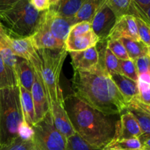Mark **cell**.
I'll return each instance as SVG.
<instances>
[{
	"label": "cell",
	"mask_w": 150,
	"mask_h": 150,
	"mask_svg": "<svg viewBox=\"0 0 150 150\" xmlns=\"http://www.w3.org/2000/svg\"><path fill=\"white\" fill-rule=\"evenodd\" d=\"M133 1L139 11L140 12L141 18H142L144 12L150 7V0H133Z\"/></svg>",
	"instance_id": "obj_39"
},
{
	"label": "cell",
	"mask_w": 150,
	"mask_h": 150,
	"mask_svg": "<svg viewBox=\"0 0 150 150\" xmlns=\"http://www.w3.org/2000/svg\"><path fill=\"white\" fill-rule=\"evenodd\" d=\"M120 67L122 75L136 82L139 81V73L134 62L130 59L120 60Z\"/></svg>",
	"instance_id": "obj_29"
},
{
	"label": "cell",
	"mask_w": 150,
	"mask_h": 150,
	"mask_svg": "<svg viewBox=\"0 0 150 150\" xmlns=\"http://www.w3.org/2000/svg\"><path fill=\"white\" fill-rule=\"evenodd\" d=\"M133 62L136 65L139 76L143 73L150 72V59L148 55L139 57Z\"/></svg>",
	"instance_id": "obj_37"
},
{
	"label": "cell",
	"mask_w": 150,
	"mask_h": 150,
	"mask_svg": "<svg viewBox=\"0 0 150 150\" xmlns=\"http://www.w3.org/2000/svg\"><path fill=\"white\" fill-rule=\"evenodd\" d=\"M92 23L89 21H81L72 26L67 37H75L77 35H83L92 30Z\"/></svg>",
	"instance_id": "obj_35"
},
{
	"label": "cell",
	"mask_w": 150,
	"mask_h": 150,
	"mask_svg": "<svg viewBox=\"0 0 150 150\" xmlns=\"http://www.w3.org/2000/svg\"><path fill=\"white\" fill-rule=\"evenodd\" d=\"M131 101L134 102L135 104H136L138 107H139L141 109L143 110L144 112H146V114H148L150 116V106H149V105H144V104H142V103H140L139 101H138L136 99H133V100H131Z\"/></svg>",
	"instance_id": "obj_41"
},
{
	"label": "cell",
	"mask_w": 150,
	"mask_h": 150,
	"mask_svg": "<svg viewBox=\"0 0 150 150\" xmlns=\"http://www.w3.org/2000/svg\"><path fill=\"white\" fill-rule=\"evenodd\" d=\"M121 38H130L135 40H140L135 16L125 15L117 18L107 40H120Z\"/></svg>",
	"instance_id": "obj_11"
},
{
	"label": "cell",
	"mask_w": 150,
	"mask_h": 150,
	"mask_svg": "<svg viewBox=\"0 0 150 150\" xmlns=\"http://www.w3.org/2000/svg\"><path fill=\"white\" fill-rule=\"evenodd\" d=\"M106 47L118 59H130L125 48L119 40H108L106 41Z\"/></svg>",
	"instance_id": "obj_30"
},
{
	"label": "cell",
	"mask_w": 150,
	"mask_h": 150,
	"mask_svg": "<svg viewBox=\"0 0 150 150\" xmlns=\"http://www.w3.org/2000/svg\"><path fill=\"white\" fill-rule=\"evenodd\" d=\"M67 150H102L92 147L77 133L67 139Z\"/></svg>",
	"instance_id": "obj_31"
},
{
	"label": "cell",
	"mask_w": 150,
	"mask_h": 150,
	"mask_svg": "<svg viewBox=\"0 0 150 150\" xmlns=\"http://www.w3.org/2000/svg\"><path fill=\"white\" fill-rule=\"evenodd\" d=\"M83 0H59L55 6L51 7L62 17L73 23V18L80 9Z\"/></svg>",
	"instance_id": "obj_22"
},
{
	"label": "cell",
	"mask_w": 150,
	"mask_h": 150,
	"mask_svg": "<svg viewBox=\"0 0 150 150\" xmlns=\"http://www.w3.org/2000/svg\"><path fill=\"white\" fill-rule=\"evenodd\" d=\"M64 107L76 133L94 148L103 149L117 137L118 115H108L84 103L75 95L64 99Z\"/></svg>",
	"instance_id": "obj_2"
},
{
	"label": "cell",
	"mask_w": 150,
	"mask_h": 150,
	"mask_svg": "<svg viewBox=\"0 0 150 150\" xmlns=\"http://www.w3.org/2000/svg\"><path fill=\"white\" fill-rule=\"evenodd\" d=\"M139 81L144 83H148L150 85V72L141 74L139 76Z\"/></svg>",
	"instance_id": "obj_42"
},
{
	"label": "cell",
	"mask_w": 150,
	"mask_h": 150,
	"mask_svg": "<svg viewBox=\"0 0 150 150\" xmlns=\"http://www.w3.org/2000/svg\"><path fill=\"white\" fill-rule=\"evenodd\" d=\"M32 127V150H67V139L54 125L50 111Z\"/></svg>",
	"instance_id": "obj_6"
},
{
	"label": "cell",
	"mask_w": 150,
	"mask_h": 150,
	"mask_svg": "<svg viewBox=\"0 0 150 150\" xmlns=\"http://www.w3.org/2000/svg\"><path fill=\"white\" fill-rule=\"evenodd\" d=\"M6 39L16 57L29 61L35 71L40 73V59L34 45L32 36L24 38H13L6 34Z\"/></svg>",
	"instance_id": "obj_7"
},
{
	"label": "cell",
	"mask_w": 150,
	"mask_h": 150,
	"mask_svg": "<svg viewBox=\"0 0 150 150\" xmlns=\"http://www.w3.org/2000/svg\"><path fill=\"white\" fill-rule=\"evenodd\" d=\"M98 42H100L99 38L92 29L83 35L71 38L67 37L64 42V49L70 53L81 51L95 46Z\"/></svg>",
	"instance_id": "obj_16"
},
{
	"label": "cell",
	"mask_w": 150,
	"mask_h": 150,
	"mask_svg": "<svg viewBox=\"0 0 150 150\" xmlns=\"http://www.w3.org/2000/svg\"></svg>",
	"instance_id": "obj_49"
},
{
	"label": "cell",
	"mask_w": 150,
	"mask_h": 150,
	"mask_svg": "<svg viewBox=\"0 0 150 150\" xmlns=\"http://www.w3.org/2000/svg\"><path fill=\"white\" fill-rule=\"evenodd\" d=\"M119 40L124 45L129 59L132 61L147 55L148 47L141 40H135L130 38H121Z\"/></svg>",
	"instance_id": "obj_25"
},
{
	"label": "cell",
	"mask_w": 150,
	"mask_h": 150,
	"mask_svg": "<svg viewBox=\"0 0 150 150\" xmlns=\"http://www.w3.org/2000/svg\"><path fill=\"white\" fill-rule=\"evenodd\" d=\"M136 150H144V149H136Z\"/></svg>",
	"instance_id": "obj_48"
},
{
	"label": "cell",
	"mask_w": 150,
	"mask_h": 150,
	"mask_svg": "<svg viewBox=\"0 0 150 150\" xmlns=\"http://www.w3.org/2000/svg\"><path fill=\"white\" fill-rule=\"evenodd\" d=\"M59 1V0H49V2L51 7H53V6H55L56 4L58 3Z\"/></svg>",
	"instance_id": "obj_46"
},
{
	"label": "cell",
	"mask_w": 150,
	"mask_h": 150,
	"mask_svg": "<svg viewBox=\"0 0 150 150\" xmlns=\"http://www.w3.org/2000/svg\"><path fill=\"white\" fill-rule=\"evenodd\" d=\"M17 86L16 73L6 65L0 56V89Z\"/></svg>",
	"instance_id": "obj_26"
},
{
	"label": "cell",
	"mask_w": 150,
	"mask_h": 150,
	"mask_svg": "<svg viewBox=\"0 0 150 150\" xmlns=\"http://www.w3.org/2000/svg\"><path fill=\"white\" fill-rule=\"evenodd\" d=\"M140 141L142 144V149L150 150V137L140 139Z\"/></svg>",
	"instance_id": "obj_43"
},
{
	"label": "cell",
	"mask_w": 150,
	"mask_h": 150,
	"mask_svg": "<svg viewBox=\"0 0 150 150\" xmlns=\"http://www.w3.org/2000/svg\"><path fill=\"white\" fill-rule=\"evenodd\" d=\"M21 0H0V13L11 8Z\"/></svg>",
	"instance_id": "obj_40"
},
{
	"label": "cell",
	"mask_w": 150,
	"mask_h": 150,
	"mask_svg": "<svg viewBox=\"0 0 150 150\" xmlns=\"http://www.w3.org/2000/svg\"><path fill=\"white\" fill-rule=\"evenodd\" d=\"M136 18L140 40L147 47L150 46V25L144 20L139 17Z\"/></svg>",
	"instance_id": "obj_32"
},
{
	"label": "cell",
	"mask_w": 150,
	"mask_h": 150,
	"mask_svg": "<svg viewBox=\"0 0 150 150\" xmlns=\"http://www.w3.org/2000/svg\"><path fill=\"white\" fill-rule=\"evenodd\" d=\"M139 95L135 99L142 104L150 106V85L139 81H138Z\"/></svg>",
	"instance_id": "obj_34"
},
{
	"label": "cell",
	"mask_w": 150,
	"mask_h": 150,
	"mask_svg": "<svg viewBox=\"0 0 150 150\" xmlns=\"http://www.w3.org/2000/svg\"><path fill=\"white\" fill-rule=\"evenodd\" d=\"M142 18L150 25V7L144 12L143 14H142Z\"/></svg>",
	"instance_id": "obj_44"
},
{
	"label": "cell",
	"mask_w": 150,
	"mask_h": 150,
	"mask_svg": "<svg viewBox=\"0 0 150 150\" xmlns=\"http://www.w3.org/2000/svg\"><path fill=\"white\" fill-rule=\"evenodd\" d=\"M117 19L114 12L102 0L92 21V29L100 42H106Z\"/></svg>",
	"instance_id": "obj_8"
},
{
	"label": "cell",
	"mask_w": 150,
	"mask_h": 150,
	"mask_svg": "<svg viewBox=\"0 0 150 150\" xmlns=\"http://www.w3.org/2000/svg\"><path fill=\"white\" fill-rule=\"evenodd\" d=\"M103 53L98 65L89 71L74 70L73 95L92 108L108 115H120L127 101L110 77L103 64Z\"/></svg>",
	"instance_id": "obj_1"
},
{
	"label": "cell",
	"mask_w": 150,
	"mask_h": 150,
	"mask_svg": "<svg viewBox=\"0 0 150 150\" xmlns=\"http://www.w3.org/2000/svg\"><path fill=\"white\" fill-rule=\"evenodd\" d=\"M32 5L39 12H45L51 8L49 0H29Z\"/></svg>",
	"instance_id": "obj_38"
},
{
	"label": "cell",
	"mask_w": 150,
	"mask_h": 150,
	"mask_svg": "<svg viewBox=\"0 0 150 150\" xmlns=\"http://www.w3.org/2000/svg\"><path fill=\"white\" fill-rule=\"evenodd\" d=\"M102 150H122L118 147H116V146H107L105 148H103Z\"/></svg>",
	"instance_id": "obj_45"
},
{
	"label": "cell",
	"mask_w": 150,
	"mask_h": 150,
	"mask_svg": "<svg viewBox=\"0 0 150 150\" xmlns=\"http://www.w3.org/2000/svg\"><path fill=\"white\" fill-rule=\"evenodd\" d=\"M0 56L6 65L16 73V67L18 57L13 54L7 39L6 34L0 23Z\"/></svg>",
	"instance_id": "obj_23"
},
{
	"label": "cell",
	"mask_w": 150,
	"mask_h": 150,
	"mask_svg": "<svg viewBox=\"0 0 150 150\" xmlns=\"http://www.w3.org/2000/svg\"><path fill=\"white\" fill-rule=\"evenodd\" d=\"M120 131L115 140L140 138L143 135L137 120L128 110L120 114Z\"/></svg>",
	"instance_id": "obj_15"
},
{
	"label": "cell",
	"mask_w": 150,
	"mask_h": 150,
	"mask_svg": "<svg viewBox=\"0 0 150 150\" xmlns=\"http://www.w3.org/2000/svg\"><path fill=\"white\" fill-rule=\"evenodd\" d=\"M42 17L53 35L62 42H65L70 29L73 25L71 21L62 17L53 7L43 12Z\"/></svg>",
	"instance_id": "obj_9"
},
{
	"label": "cell",
	"mask_w": 150,
	"mask_h": 150,
	"mask_svg": "<svg viewBox=\"0 0 150 150\" xmlns=\"http://www.w3.org/2000/svg\"><path fill=\"white\" fill-rule=\"evenodd\" d=\"M49 106L54 125L59 130L60 133L64 135L67 139L76 133L70 122V118L65 110L64 104L51 102L49 103Z\"/></svg>",
	"instance_id": "obj_14"
},
{
	"label": "cell",
	"mask_w": 150,
	"mask_h": 150,
	"mask_svg": "<svg viewBox=\"0 0 150 150\" xmlns=\"http://www.w3.org/2000/svg\"><path fill=\"white\" fill-rule=\"evenodd\" d=\"M34 129L30 125L27 124L24 120L20 123L18 128V137L22 140L24 141H32L34 136Z\"/></svg>",
	"instance_id": "obj_36"
},
{
	"label": "cell",
	"mask_w": 150,
	"mask_h": 150,
	"mask_svg": "<svg viewBox=\"0 0 150 150\" xmlns=\"http://www.w3.org/2000/svg\"><path fill=\"white\" fill-rule=\"evenodd\" d=\"M147 55L149 57V59H150V46L148 47V53H147Z\"/></svg>",
	"instance_id": "obj_47"
},
{
	"label": "cell",
	"mask_w": 150,
	"mask_h": 150,
	"mask_svg": "<svg viewBox=\"0 0 150 150\" xmlns=\"http://www.w3.org/2000/svg\"><path fill=\"white\" fill-rule=\"evenodd\" d=\"M0 150H32V141H24L18 137L10 144L0 146Z\"/></svg>",
	"instance_id": "obj_33"
},
{
	"label": "cell",
	"mask_w": 150,
	"mask_h": 150,
	"mask_svg": "<svg viewBox=\"0 0 150 150\" xmlns=\"http://www.w3.org/2000/svg\"><path fill=\"white\" fill-rule=\"evenodd\" d=\"M109 75L127 103L137 98L139 95L138 82L134 81L120 73H110Z\"/></svg>",
	"instance_id": "obj_18"
},
{
	"label": "cell",
	"mask_w": 150,
	"mask_h": 150,
	"mask_svg": "<svg viewBox=\"0 0 150 150\" xmlns=\"http://www.w3.org/2000/svg\"><path fill=\"white\" fill-rule=\"evenodd\" d=\"M20 92V101L21 105L23 120L31 127L36 124L35 108L30 91H28L23 86L18 85Z\"/></svg>",
	"instance_id": "obj_20"
},
{
	"label": "cell",
	"mask_w": 150,
	"mask_h": 150,
	"mask_svg": "<svg viewBox=\"0 0 150 150\" xmlns=\"http://www.w3.org/2000/svg\"><path fill=\"white\" fill-rule=\"evenodd\" d=\"M22 121L18 86L0 89V146L18 137V128Z\"/></svg>",
	"instance_id": "obj_4"
},
{
	"label": "cell",
	"mask_w": 150,
	"mask_h": 150,
	"mask_svg": "<svg viewBox=\"0 0 150 150\" xmlns=\"http://www.w3.org/2000/svg\"><path fill=\"white\" fill-rule=\"evenodd\" d=\"M102 0H83L81 6L73 18V23L81 21L92 23L94 16L98 10Z\"/></svg>",
	"instance_id": "obj_21"
},
{
	"label": "cell",
	"mask_w": 150,
	"mask_h": 150,
	"mask_svg": "<svg viewBox=\"0 0 150 150\" xmlns=\"http://www.w3.org/2000/svg\"><path fill=\"white\" fill-rule=\"evenodd\" d=\"M15 71L17 78L18 86L20 85L31 92L35 75V71L31 63L24 59L18 57Z\"/></svg>",
	"instance_id": "obj_17"
},
{
	"label": "cell",
	"mask_w": 150,
	"mask_h": 150,
	"mask_svg": "<svg viewBox=\"0 0 150 150\" xmlns=\"http://www.w3.org/2000/svg\"><path fill=\"white\" fill-rule=\"evenodd\" d=\"M108 146L118 147L122 150H136L142 149V144L139 138L114 140Z\"/></svg>",
	"instance_id": "obj_28"
},
{
	"label": "cell",
	"mask_w": 150,
	"mask_h": 150,
	"mask_svg": "<svg viewBox=\"0 0 150 150\" xmlns=\"http://www.w3.org/2000/svg\"><path fill=\"white\" fill-rule=\"evenodd\" d=\"M108 7L114 12L117 18L125 15H130L141 18V13L138 10L133 0H103Z\"/></svg>",
	"instance_id": "obj_19"
},
{
	"label": "cell",
	"mask_w": 150,
	"mask_h": 150,
	"mask_svg": "<svg viewBox=\"0 0 150 150\" xmlns=\"http://www.w3.org/2000/svg\"><path fill=\"white\" fill-rule=\"evenodd\" d=\"M35 108L36 123L40 121L50 111L48 95L42 82L40 74L35 71V80L31 90Z\"/></svg>",
	"instance_id": "obj_10"
},
{
	"label": "cell",
	"mask_w": 150,
	"mask_h": 150,
	"mask_svg": "<svg viewBox=\"0 0 150 150\" xmlns=\"http://www.w3.org/2000/svg\"><path fill=\"white\" fill-rule=\"evenodd\" d=\"M32 38L37 50L62 49L64 48V42L57 40L49 31L42 15L37 30Z\"/></svg>",
	"instance_id": "obj_12"
},
{
	"label": "cell",
	"mask_w": 150,
	"mask_h": 150,
	"mask_svg": "<svg viewBox=\"0 0 150 150\" xmlns=\"http://www.w3.org/2000/svg\"><path fill=\"white\" fill-rule=\"evenodd\" d=\"M72 65L74 70L89 71L96 67L100 62V51L97 45L81 51L70 52Z\"/></svg>",
	"instance_id": "obj_13"
},
{
	"label": "cell",
	"mask_w": 150,
	"mask_h": 150,
	"mask_svg": "<svg viewBox=\"0 0 150 150\" xmlns=\"http://www.w3.org/2000/svg\"><path fill=\"white\" fill-rule=\"evenodd\" d=\"M42 13L38 11L29 0H21L11 8L0 13V23L10 38H27L35 34Z\"/></svg>",
	"instance_id": "obj_3"
},
{
	"label": "cell",
	"mask_w": 150,
	"mask_h": 150,
	"mask_svg": "<svg viewBox=\"0 0 150 150\" xmlns=\"http://www.w3.org/2000/svg\"><path fill=\"white\" fill-rule=\"evenodd\" d=\"M127 110L130 111L137 120L143 132V135L139 138V139L150 137V116L149 114L138 107L133 101L128 103Z\"/></svg>",
	"instance_id": "obj_24"
},
{
	"label": "cell",
	"mask_w": 150,
	"mask_h": 150,
	"mask_svg": "<svg viewBox=\"0 0 150 150\" xmlns=\"http://www.w3.org/2000/svg\"><path fill=\"white\" fill-rule=\"evenodd\" d=\"M103 64L108 73H120L121 74L120 67V59L114 55L112 52L105 46L103 53Z\"/></svg>",
	"instance_id": "obj_27"
},
{
	"label": "cell",
	"mask_w": 150,
	"mask_h": 150,
	"mask_svg": "<svg viewBox=\"0 0 150 150\" xmlns=\"http://www.w3.org/2000/svg\"><path fill=\"white\" fill-rule=\"evenodd\" d=\"M40 74L48 95V102L64 104L62 91L60 87V74L67 52L62 49H39Z\"/></svg>",
	"instance_id": "obj_5"
}]
</instances>
